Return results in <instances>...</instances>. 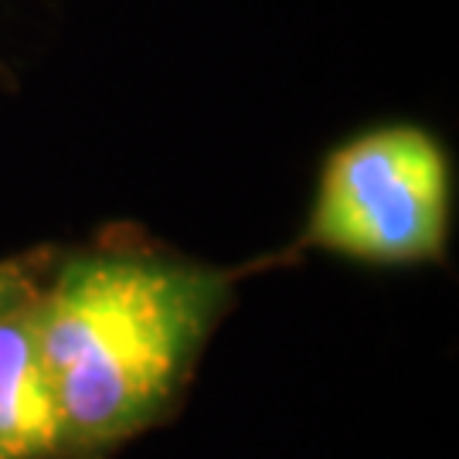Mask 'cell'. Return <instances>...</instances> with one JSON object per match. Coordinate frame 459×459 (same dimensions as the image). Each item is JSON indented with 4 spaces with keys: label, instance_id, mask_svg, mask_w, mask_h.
<instances>
[{
    "label": "cell",
    "instance_id": "obj_1",
    "mask_svg": "<svg viewBox=\"0 0 459 459\" xmlns=\"http://www.w3.org/2000/svg\"><path fill=\"white\" fill-rule=\"evenodd\" d=\"M229 276L164 255H72L38 286V327L68 449H106L174 398Z\"/></svg>",
    "mask_w": 459,
    "mask_h": 459
},
{
    "label": "cell",
    "instance_id": "obj_2",
    "mask_svg": "<svg viewBox=\"0 0 459 459\" xmlns=\"http://www.w3.org/2000/svg\"><path fill=\"white\" fill-rule=\"evenodd\" d=\"M449 235V160L432 133L377 126L324 164L307 242L358 263L439 259Z\"/></svg>",
    "mask_w": 459,
    "mask_h": 459
},
{
    "label": "cell",
    "instance_id": "obj_3",
    "mask_svg": "<svg viewBox=\"0 0 459 459\" xmlns=\"http://www.w3.org/2000/svg\"><path fill=\"white\" fill-rule=\"evenodd\" d=\"M38 286L21 265L0 273V459L65 453L62 415L38 327Z\"/></svg>",
    "mask_w": 459,
    "mask_h": 459
},
{
    "label": "cell",
    "instance_id": "obj_4",
    "mask_svg": "<svg viewBox=\"0 0 459 459\" xmlns=\"http://www.w3.org/2000/svg\"><path fill=\"white\" fill-rule=\"evenodd\" d=\"M0 273H4V265H0Z\"/></svg>",
    "mask_w": 459,
    "mask_h": 459
}]
</instances>
